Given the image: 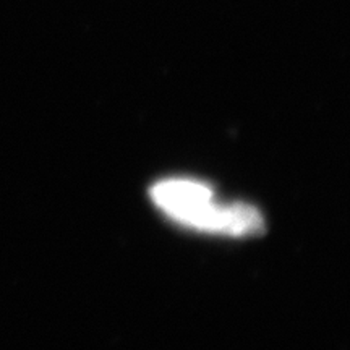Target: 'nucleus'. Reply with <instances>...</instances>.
Instances as JSON below:
<instances>
[{"instance_id": "1", "label": "nucleus", "mask_w": 350, "mask_h": 350, "mask_svg": "<svg viewBox=\"0 0 350 350\" xmlns=\"http://www.w3.org/2000/svg\"><path fill=\"white\" fill-rule=\"evenodd\" d=\"M151 200L170 219L195 230L232 237L260 235L265 219L247 203H217L206 183L190 178H167L150 190Z\"/></svg>"}]
</instances>
